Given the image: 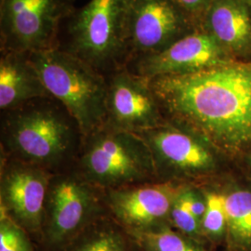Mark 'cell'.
Here are the masks:
<instances>
[{"instance_id": "obj_8", "label": "cell", "mask_w": 251, "mask_h": 251, "mask_svg": "<svg viewBox=\"0 0 251 251\" xmlns=\"http://www.w3.org/2000/svg\"><path fill=\"white\" fill-rule=\"evenodd\" d=\"M200 24L172 0H127L126 47L127 63L160 52Z\"/></svg>"}, {"instance_id": "obj_23", "label": "cell", "mask_w": 251, "mask_h": 251, "mask_svg": "<svg viewBox=\"0 0 251 251\" xmlns=\"http://www.w3.org/2000/svg\"><path fill=\"white\" fill-rule=\"evenodd\" d=\"M246 160H247V164L251 171V147L248 150L247 152V156H246Z\"/></svg>"}, {"instance_id": "obj_3", "label": "cell", "mask_w": 251, "mask_h": 251, "mask_svg": "<svg viewBox=\"0 0 251 251\" xmlns=\"http://www.w3.org/2000/svg\"><path fill=\"white\" fill-rule=\"evenodd\" d=\"M127 0H90L63 22L57 49L108 75L126 67Z\"/></svg>"}, {"instance_id": "obj_17", "label": "cell", "mask_w": 251, "mask_h": 251, "mask_svg": "<svg viewBox=\"0 0 251 251\" xmlns=\"http://www.w3.org/2000/svg\"><path fill=\"white\" fill-rule=\"evenodd\" d=\"M129 234L144 251H207L205 243L180 233L171 225Z\"/></svg>"}, {"instance_id": "obj_22", "label": "cell", "mask_w": 251, "mask_h": 251, "mask_svg": "<svg viewBox=\"0 0 251 251\" xmlns=\"http://www.w3.org/2000/svg\"><path fill=\"white\" fill-rule=\"evenodd\" d=\"M179 8L184 10L198 23L202 24V20L206 14L212 0H172ZM202 27V26H201Z\"/></svg>"}, {"instance_id": "obj_5", "label": "cell", "mask_w": 251, "mask_h": 251, "mask_svg": "<svg viewBox=\"0 0 251 251\" xmlns=\"http://www.w3.org/2000/svg\"><path fill=\"white\" fill-rule=\"evenodd\" d=\"M81 164L89 181L111 190L126 187L156 174L152 152L144 139L109 126L92 134Z\"/></svg>"}, {"instance_id": "obj_21", "label": "cell", "mask_w": 251, "mask_h": 251, "mask_svg": "<svg viewBox=\"0 0 251 251\" xmlns=\"http://www.w3.org/2000/svg\"><path fill=\"white\" fill-rule=\"evenodd\" d=\"M170 222L171 225L180 233H184L198 241L205 243L201 224L196 219V217L183 206V204L180 202L178 197L171 208Z\"/></svg>"}, {"instance_id": "obj_4", "label": "cell", "mask_w": 251, "mask_h": 251, "mask_svg": "<svg viewBox=\"0 0 251 251\" xmlns=\"http://www.w3.org/2000/svg\"><path fill=\"white\" fill-rule=\"evenodd\" d=\"M5 113L6 144L25 164L44 168L67 154L76 123L58 100H36Z\"/></svg>"}, {"instance_id": "obj_15", "label": "cell", "mask_w": 251, "mask_h": 251, "mask_svg": "<svg viewBox=\"0 0 251 251\" xmlns=\"http://www.w3.org/2000/svg\"><path fill=\"white\" fill-rule=\"evenodd\" d=\"M0 53V108L3 112L36 100L52 98L29 53L6 50Z\"/></svg>"}, {"instance_id": "obj_10", "label": "cell", "mask_w": 251, "mask_h": 251, "mask_svg": "<svg viewBox=\"0 0 251 251\" xmlns=\"http://www.w3.org/2000/svg\"><path fill=\"white\" fill-rule=\"evenodd\" d=\"M234 60L202 27L166 50L131 60L126 68L147 79L182 75L214 68Z\"/></svg>"}, {"instance_id": "obj_11", "label": "cell", "mask_w": 251, "mask_h": 251, "mask_svg": "<svg viewBox=\"0 0 251 251\" xmlns=\"http://www.w3.org/2000/svg\"><path fill=\"white\" fill-rule=\"evenodd\" d=\"M105 125L140 134L166 120L150 80L126 67L109 74Z\"/></svg>"}, {"instance_id": "obj_9", "label": "cell", "mask_w": 251, "mask_h": 251, "mask_svg": "<svg viewBox=\"0 0 251 251\" xmlns=\"http://www.w3.org/2000/svg\"><path fill=\"white\" fill-rule=\"evenodd\" d=\"M96 206V198L86 182L72 176L52 179L42 232L48 249H65L90 225Z\"/></svg>"}, {"instance_id": "obj_2", "label": "cell", "mask_w": 251, "mask_h": 251, "mask_svg": "<svg viewBox=\"0 0 251 251\" xmlns=\"http://www.w3.org/2000/svg\"><path fill=\"white\" fill-rule=\"evenodd\" d=\"M46 90L73 117L83 135L105 125L107 76L59 49L29 53Z\"/></svg>"}, {"instance_id": "obj_7", "label": "cell", "mask_w": 251, "mask_h": 251, "mask_svg": "<svg viewBox=\"0 0 251 251\" xmlns=\"http://www.w3.org/2000/svg\"><path fill=\"white\" fill-rule=\"evenodd\" d=\"M148 144L156 174L171 179H199L219 171L220 151L198 132L173 121L140 133Z\"/></svg>"}, {"instance_id": "obj_14", "label": "cell", "mask_w": 251, "mask_h": 251, "mask_svg": "<svg viewBox=\"0 0 251 251\" xmlns=\"http://www.w3.org/2000/svg\"><path fill=\"white\" fill-rule=\"evenodd\" d=\"M201 26L236 61H251V11L246 0H212Z\"/></svg>"}, {"instance_id": "obj_20", "label": "cell", "mask_w": 251, "mask_h": 251, "mask_svg": "<svg viewBox=\"0 0 251 251\" xmlns=\"http://www.w3.org/2000/svg\"><path fill=\"white\" fill-rule=\"evenodd\" d=\"M0 251H34L26 231L4 211L0 218Z\"/></svg>"}, {"instance_id": "obj_16", "label": "cell", "mask_w": 251, "mask_h": 251, "mask_svg": "<svg viewBox=\"0 0 251 251\" xmlns=\"http://www.w3.org/2000/svg\"><path fill=\"white\" fill-rule=\"evenodd\" d=\"M230 251H251V186L233 183L223 192Z\"/></svg>"}, {"instance_id": "obj_24", "label": "cell", "mask_w": 251, "mask_h": 251, "mask_svg": "<svg viewBox=\"0 0 251 251\" xmlns=\"http://www.w3.org/2000/svg\"><path fill=\"white\" fill-rule=\"evenodd\" d=\"M246 1H247V3H248V5H249L251 11V0H246Z\"/></svg>"}, {"instance_id": "obj_12", "label": "cell", "mask_w": 251, "mask_h": 251, "mask_svg": "<svg viewBox=\"0 0 251 251\" xmlns=\"http://www.w3.org/2000/svg\"><path fill=\"white\" fill-rule=\"evenodd\" d=\"M50 181L40 167L25 164L6 169L1 176V211L26 232H43Z\"/></svg>"}, {"instance_id": "obj_18", "label": "cell", "mask_w": 251, "mask_h": 251, "mask_svg": "<svg viewBox=\"0 0 251 251\" xmlns=\"http://www.w3.org/2000/svg\"><path fill=\"white\" fill-rule=\"evenodd\" d=\"M64 251H129L124 236L108 225L87 227Z\"/></svg>"}, {"instance_id": "obj_6", "label": "cell", "mask_w": 251, "mask_h": 251, "mask_svg": "<svg viewBox=\"0 0 251 251\" xmlns=\"http://www.w3.org/2000/svg\"><path fill=\"white\" fill-rule=\"evenodd\" d=\"M75 0H0V51L33 53L57 49Z\"/></svg>"}, {"instance_id": "obj_13", "label": "cell", "mask_w": 251, "mask_h": 251, "mask_svg": "<svg viewBox=\"0 0 251 251\" xmlns=\"http://www.w3.org/2000/svg\"><path fill=\"white\" fill-rule=\"evenodd\" d=\"M184 184L173 181L112 189L108 204L128 233L171 225V208Z\"/></svg>"}, {"instance_id": "obj_1", "label": "cell", "mask_w": 251, "mask_h": 251, "mask_svg": "<svg viewBox=\"0 0 251 251\" xmlns=\"http://www.w3.org/2000/svg\"><path fill=\"white\" fill-rule=\"evenodd\" d=\"M164 117L203 136L221 152L251 147V61L149 79Z\"/></svg>"}, {"instance_id": "obj_19", "label": "cell", "mask_w": 251, "mask_h": 251, "mask_svg": "<svg viewBox=\"0 0 251 251\" xmlns=\"http://www.w3.org/2000/svg\"><path fill=\"white\" fill-rule=\"evenodd\" d=\"M206 197V208L201 227L205 240L214 244L225 242L227 234V217L225 196L216 190H203Z\"/></svg>"}]
</instances>
